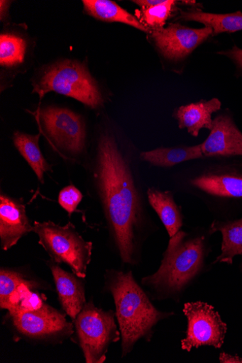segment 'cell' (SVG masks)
I'll list each match as a JSON object with an SVG mask.
<instances>
[{"mask_svg": "<svg viewBox=\"0 0 242 363\" xmlns=\"http://www.w3.org/2000/svg\"><path fill=\"white\" fill-rule=\"evenodd\" d=\"M106 123L99 128L94 156L86 164V186L101 211L112 251L123 265L136 267L159 226L150 213L140 155L136 157L114 125Z\"/></svg>", "mask_w": 242, "mask_h": 363, "instance_id": "6da1fadb", "label": "cell"}, {"mask_svg": "<svg viewBox=\"0 0 242 363\" xmlns=\"http://www.w3.org/2000/svg\"><path fill=\"white\" fill-rule=\"evenodd\" d=\"M209 228L197 227L170 238L155 273L144 277L153 300H170L180 303L185 292L209 269L212 251Z\"/></svg>", "mask_w": 242, "mask_h": 363, "instance_id": "7a4b0ae2", "label": "cell"}, {"mask_svg": "<svg viewBox=\"0 0 242 363\" xmlns=\"http://www.w3.org/2000/svg\"><path fill=\"white\" fill-rule=\"evenodd\" d=\"M105 291L113 296L116 317L121 340V357L130 354L141 340L150 342L158 324L175 315L174 312L159 311L146 291L134 279L132 271L106 272Z\"/></svg>", "mask_w": 242, "mask_h": 363, "instance_id": "3957f363", "label": "cell"}, {"mask_svg": "<svg viewBox=\"0 0 242 363\" xmlns=\"http://www.w3.org/2000/svg\"><path fill=\"white\" fill-rule=\"evenodd\" d=\"M207 159L172 175L175 192L197 198L213 212L242 203V162Z\"/></svg>", "mask_w": 242, "mask_h": 363, "instance_id": "277c9868", "label": "cell"}, {"mask_svg": "<svg viewBox=\"0 0 242 363\" xmlns=\"http://www.w3.org/2000/svg\"><path fill=\"white\" fill-rule=\"evenodd\" d=\"M33 92L42 98L50 91L70 96L92 109H99L105 100L87 66L78 61L65 60L47 68L41 79L33 84Z\"/></svg>", "mask_w": 242, "mask_h": 363, "instance_id": "5b68a950", "label": "cell"}, {"mask_svg": "<svg viewBox=\"0 0 242 363\" xmlns=\"http://www.w3.org/2000/svg\"><path fill=\"white\" fill-rule=\"evenodd\" d=\"M33 226V233L38 236L39 244L52 261L65 263L75 275L86 278L93 245L79 235L72 223L60 225L53 221H34Z\"/></svg>", "mask_w": 242, "mask_h": 363, "instance_id": "8992f818", "label": "cell"}, {"mask_svg": "<svg viewBox=\"0 0 242 363\" xmlns=\"http://www.w3.org/2000/svg\"><path fill=\"white\" fill-rule=\"evenodd\" d=\"M116 318V312L100 309L90 300L73 320L76 338L87 363L105 362L110 346L121 340Z\"/></svg>", "mask_w": 242, "mask_h": 363, "instance_id": "52a82bcc", "label": "cell"}, {"mask_svg": "<svg viewBox=\"0 0 242 363\" xmlns=\"http://www.w3.org/2000/svg\"><path fill=\"white\" fill-rule=\"evenodd\" d=\"M41 132L67 160L78 162L87 150V126L83 117L67 108L48 106L38 112Z\"/></svg>", "mask_w": 242, "mask_h": 363, "instance_id": "ba28073f", "label": "cell"}, {"mask_svg": "<svg viewBox=\"0 0 242 363\" xmlns=\"http://www.w3.org/2000/svg\"><path fill=\"white\" fill-rule=\"evenodd\" d=\"M4 321L16 341L58 345L75 334V325L66 320L65 314L46 303L37 311L8 313Z\"/></svg>", "mask_w": 242, "mask_h": 363, "instance_id": "9c48e42d", "label": "cell"}, {"mask_svg": "<svg viewBox=\"0 0 242 363\" xmlns=\"http://www.w3.org/2000/svg\"><path fill=\"white\" fill-rule=\"evenodd\" d=\"M183 313L187 320L186 337L181 341L184 351L204 346L220 349L225 341L227 325L214 306L202 301L186 303Z\"/></svg>", "mask_w": 242, "mask_h": 363, "instance_id": "30bf717a", "label": "cell"}, {"mask_svg": "<svg viewBox=\"0 0 242 363\" xmlns=\"http://www.w3.org/2000/svg\"><path fill=\"white\" fill-rule=\"evenodd\" d=\"M213 34L211 27L192 28L180 23H171L166 28L151 30L156 47L165 58L172 61L185 59Z\"/></svg>", "mask_w": 242, "mask_h": 363, "instance_id": "8fae6325", "label": "cell"}, {"mask_svg": "<svg viewBox=\"0 0 242 363\" xmlns=\"http://www.w3.org/2000/svg\"><path fill=\"white\" fill-rule=\"evenodd\" d=\"M210 131L209 136L200 144L204 158L242 157V132L231 113L218 115Z\"/></svg>", "mask_w": 242, "mask_h": 363, "instance_id": "7c38bea8", "label": "cell"}, {"mask_svg": "<svg viewBox=\"0 0 242 363\" xmlns=\"http://www.w3.org/2000/svg\"><path fill=\"white\" fill-rule=\"evenodd\" d=\"M23 199L0 194V245L8 251L23 237L33 232Z\"/></svg>", "mask_w": 242, "mask_h": 363, "instance_id": "4fadbf2b", "label": "cell"}, {"mask_svg": "<svg viewBox=\"0 0 242 363\" xmlns=\"http://www.w3.org/2000/svg\"><path fill=\"white\" fill-rule=\"evenodd\" d=\"M47 263L54 279L62 308L75 320L87 303L84 284L80 280L82 278L64 271L51 259Z\"/></svg>", "mask_w": 242, "mask_h": 363, "instance_id": "5bb4252c", "label": "cell"}, {"mask_svg": "<svg viewBox=\"0 0 242 363\" xmlns=\"http://www.w3.org/2000/svg\"><path fill=\"white\" fill-rule=\"evenodd\" d=\"M221 109V101L213 98L210 101L202 100L182 106L172 113V117L177 120L180 129H186L190 135L197 138L202 129H212V116Z\"/></svg>", "mask_w": 242, "mask_h": 363, "instance_id": "9a60e30c", "label": "cell"}, {"mask_svg": "<svg viewBox=\"0 0 242 363\" xmlns=\"http://www.w3.org/2000/svg\"><path fill=\"white\" fill-rule=\"evenodd\" d=\"M148 201L167 230L169 238L177 235L184 225L182 208L175 201V191L148 187Z\"/></svg>", "mask_w": 242, "mask_h": 363, "instance_id": "2e32d148", "label": "cell"}, {"mask_svg": "<svg viewBox=\"0 0 242 363\" xmlns=\"http://www.w3.org/2000/svg\"><path fill=\"white\" fill-rule=\"evenodd\" d=\"M213 235L220 233L222 235L221 253L213 264L226 263L232 265L237 255H242V218L222 220L216 219L209 226Z\"/></svg>", "mask_w": 242, "mask_h": 363, "instance_id": "e0dca14e", "label": "cell"}, {"mask_svg": "<svg viewBox=\"0 0 242 363\" xmlns=\"http://www.w3.org/2000/svg\"><path fill=\"white\" fill-rule=\"evenodd\" d=\"M141 160L155 167L167 169L181 163L204 159L201 145L159 147L151 151L143 152Z\"/></svg>", "mask_w": 242, "mask_h": 363, "instance_id": "ac0fdd59", "label": "cell"}, {"mask_svg": "<svg viewBox=\"0 0 242 363\" xmlns=\"http://www.w3.org/2000/svg\"><path fill=\"white\" fill-rule=\"evenodd\" d=\"M41 135H31L16 131L13 135V143L21 155L25 159L38 181L45 184V174L53 172L52 166L45 158L40 147Z\"/></svg>", "mask_w": 242, "mask_h": 363, "instance_id": "d6986e66", "label": "cell"}, {"mask_svg": "<svg viewBox=\"0 0 242 363\" xmlns=\"http://www.w3.org/2000/svg\"><path fill=\"white\" fill-rule=\"evenodd\" d=\"M179 20L194 21L213 29V36L222 33H234L242 30V13L216 14L204 13L199 9H190L181 11Z\"/></svg>", "mask_w": 242, "mask_h": 363, "instance_id": "ffe728a7", "label": "cell"}, {"mask_svg": "<svg viewBox=\"0 0 242 363\" xmlns=\"http://www.w3.org/2000/svg\"><path fill=\"white\" fill-rule=\"evenodd\" d=\"M85 11L94 18L107 22H119L127 24L142 31L151 30L117 4L110 0H84Z\"/></svg>", "mask_w": 242, "mask_h": 363, "instance_id": "44dd1931", "label": "cell"}, {"mask_svg": "<svg viewBox=\"0 0 242 363\" xmlns=\"http://www.w3.org/2000/svg\"><path fill=\"white\" fill-rule=\"evenodd\" d=\"M177 3L175 0H165L158 6L136 11V18L150 30L163 28L167 19L175 12Z\"/></svg>", "mask_w": 242, "mask_h": 363, "instance_id": "7402d4cb", "label": "cell"}, {"mask_svg": "<svg viewBox=\"0 0 242 363\" xmlns=\"http://www.w3.org/2000/svg\"><path fill=\"white\" fill-rule=\"evenodd\" d=\"M26 43L18 37L4 34L0 37V64L13 66L23 62Z\"/></svg>", "mask_w": 242, "mask_h": 363, "instance_id": "603a6c76", "label": "cell"}, {"mask_svg": "<svg viewBox=\"0 0 242 363\" xmlns=\"http://www.w3.org/2000/svg\"><path fill=\"white\" fill-rule=\"evenodd\" d=\"M32 279L21 270L4 269L0 270V308L6 310L10 296L23 283Z\"/></svg>", "mask_w": 242, "mask_h": 363, "instance_id": "cb8c5ba5", "label": "cell"}, {"mask_svg": "<svg viewBox=\"0 0 242 363\" xmlns=\"http://www.w3.org/2000/svg\"><path fill=\"white\" fill-rule=\"evenodd\" d=\"M83 199L82 191L74 185L62 189L58 195V203L71 217L77 211Z\"/></svg>", "mask_w": 242, "mask_h": 363, "instance_id": "d4e9b609", "label": "cell"}, {"mask_svg": "<svg viewBox=\"0 0 242 363\" xmlns=\"http://www.w3.org/2000/svg\"><path fill=\"white\" fill-rule=\"evenodd\" d=\"M219 54L229 57L236 64L238 69L242 72V49L234 45L231 49L219 52Z\"/></svg>", "mask_w": 242, "mask_h": 363, "instance_id": "484cf974", "label": "cell"}, {"mask_svg": "<svg viewBox=\"0 0 242 363\" xmlns=\"http://www.w3.org/2000/svg\"><path fill=\"white\" fill-rule=\"evenodd\" d=\"M165 1V0H136V1H133V3L140 6L141 9H148L158 6Z\"/></svg>", "mask_w": 242, "mask_h": 363, "instance_id": "4316f807", "label": "cell"}, {"mask_svg": "<svg viewBox=\"0 0 242 363\" xmlns=\"http://www.w3.org/2000/svg\"><path fill=\"white\" fill-rule=\"evenodd\" d=\"M219 361L221 363H242V357L222 352L220 354Z\"/></svg>", "mask_w": 242, "mask_h": 363, "instance_id": "83f0119b", "label": "cell"}, {"mask_svg": "<svg viewBox=\"0 0 242 363\" xmlns=\"http://www.w3.org/2000/svg\"><path fill=\"white\" fill-rule=\"evenodd\" d=\"M11 2H9V1H0V5H1V15H3L4 13V11H5V14H6V11L9 9L10 5H11ZM4 17L1 18L3 20Z\"/></svg>", "mask_w": 242, "mask_h": 363, "instance_id": "f1b7e54d", "label": "cell"}, {"mask_svg": "<svg viewBox=\"0 0 242 363\" xmlns=\"http://www.w3.org/2000/svg\"><path fill=\"white\" fill-rule=\"evenodd\" d=\"M242 256V255H241ZM241 269H242V260H241Z\"/></svg>", "mask_w": 242, "mask_h": 363, "instance_id": "f546056e", "label": "cell"}]
</instances>
